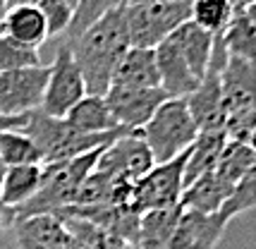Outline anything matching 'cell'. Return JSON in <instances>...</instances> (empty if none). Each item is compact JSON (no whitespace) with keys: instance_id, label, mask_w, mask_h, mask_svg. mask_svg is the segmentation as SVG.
<instances>
[{"instance_id":"cell-36","label":"cell","mask_w":256,"mask_h":249,"mask_svg":"<svg viewBox=\"0 0 256 249\" xmlns=\"http://www.w3.org/2000/svg\"><path fill=\"white\" fill-rule=\"evenodd\" d=\"M5 175H8V166L0 160V190H2V182H5Z\"/></svg>"},{"instance_id":"cell-30","label":"cell","mask_w":256,"mask_h":249,"mask_svg":"<svg viewBox=\"0 0 256 249\" xmlns=\"http://www.w3.org/2000/svg\"><path fill=\"white\" fill-rule=\"evenodd\" d=\"M110 8H115L112 0H79V8H77V12H74L72 26H70V32H67V41L79 36L86 26H91L100 14H106Z\"/></svg>"},{"instance_id":"cell-5","label":"cell","mask_w":256,"mask_h":249,"mask_svg":"<svg viewBox=\"0 0 256 249\" xmlns=\"http://www.w3.org/2000/svg\"><path fill=\"white\" fill-rule=\"evenodd\" d=\"M187 156H190V151H184L182 156L168 160V163H156L142 180L134 182L127 208H132L134 214L142 216L146 211L180 206V199L184 192Z\"/></svg>"},{"instance_id":"cell-20","label":"cell","mask_w":256,"mask_h":249,"mask_svg":"<svg viewBox=\"0 0 256 249\" xmlns=\"http://www.w3.org/2000/svg\"><path fill=\"white\" fill-rule=\"evenodd\" d=\"M182 208H156L139 216V232H136V247L139 249H168L170 238L178 228Z\"/></svg>"},{"instance_id":"cell-12","label":"cell","mask_w":256,"mask_h":249,"mask_svg":"<svg viewBox=\"0 0 256 249\" xmlns=\"http://www.w3.org/2000/svg\"><path fill=\"white\" fill-rule=\"evenodd\" d=\"M154 53H156V65L160 74V89L168 94V98H187L199 86V80L187 65V60L182 58V53L170 38L154 48Z\"/></svg>"},{"instance_id":"cell-33","label":"cell","mask_w":256,"mask_h":249,"mask_svg":"<svg viewBox=\"0 0 256 249\" xmlns=\"http://www.w3.org/2000/svg\"><path fill=\"white\" fill-rule=\"evenodd\" d=\"M17 249H48V247H44V244H38V242H34L29 238L17 235Z\"/></svg>"},{"instance_id":"cell-17","label":"cell","mask_w":256,"mask_h":249,"mask_svg":"<svg viewBox=\"0 0 256 249\" xmlns=\"http://www.w3.org/2000/svg\"><path fill=\"white\" fill-rule=\"evenodd\" d=\"M213 38L216 36L204 32L201 26L192 22H184L175 34L170 36V41L175 44L182 58L187 60V65L192 68V72L196 74V80H204L206 70H208V60H211V50H213Z\"/></svg>"},{"instance_id":"cell-4","label":"cell","mask_w":256,"mask_h":249,"mask_svg":"<svg viewBox=\"0 0 256 249\" xmlns=\"http://www.w3.org/2000/svg\"><path fill=\"white\" fill-rule=\"evenodd\" d=\"M124 24L132 48H158L166 38L190 22V0H163V2H142L127 5Z\"/></svg>"},{"instance_id":"cell-41","label":"cell","mask_w":256,"mask_h":249,"mask_svg":"<svg viewBox=\"0 0 256 249\" xmlns=\"http://www.w3.org/2000/svg\"><path fill=\"white\" fill-rule=\"evenodd\" d=\"M122 249H139V247H136V244H124Z\"/></svg>"},{"instance_id":"cell-23","label":"cell","mask_w":256,"mask_h":249,"mask_svg":"<svg viewBox=\"0 0 256 249\" xmlns=\"http://www.w3.org/2000/svg\"><path fill=\"white\" fill-rule=\"evenodd\" d=\"M223 44L228 50V58H237V60L256 65V32L249 24L242 8H237L230 26L223 32Z\"/></svg>"},{"instance_id":"cell-28","label":"cell","mask_w":256,"mask_h":249,"mask_svg":"<svg viewBox=\"0 0 256 249\" xmlns=\"http://www.w3.org/2000/svg\"><path fill=\"white\" fill-rule=\"evenodd\" d=\"M254 206H256V166L234 184L232 196L220 208V216H223L225 220H232L234 216L244 214V211L254 208Z\"/></svg>"},{"instance_id":"cell-8","label":"cell","mask_w":256,"mask_h":249,"mask_svg":"<svg viewBox=\"0 0 256 249\" xmlns=\"http://www.w3.org/2000/svg\"><path fill=\"white\" fill-rule=\"evenodd\" d=\"M50 77V65L0 72V113L29 115L41 110Z\"/></svg>"},{"instance_id":"cell-11","label":"cell","mask_w":256,"mask_h":249,"mask_svg":"<svg viewBox=\"0 0 256 249\" xmlns=\"http://www.w3.org/2000/svg\"><path fill=\"white\" fill-rule=\"evenodd\" d=\"M199 132L211 130H225V113H223V94H220V74L206 72L199 86L184 98Z\"/></svg>"},{"instance_id":"cell-16","label":"cell","mask_w":256,"mask_h":249,"mask_svg":"<svg viewBox=\"0 0 256 249\" xmlns=\"http://www.w3.org/2000/svg\"><path fill=\"white\" fill-rule=\"evenodd\" d=\"M230 139L225 134V130H211V132H199L196 142L192 144L187 166H184V187H190L194 180H199L204 175H208L216 170L220 154L225 144Z\"/></svg>"},{"instance_id":"cell-9","label":"cell","mask_w":256,"mask_h":249,"mask_svg":"<svg viewBox=\"0 0 256 249\" xmlns=\"http://www.w3.org/2000/svg\"><path fill=\"white\" fill-rule=\"evenodd\" d=\"M112 118L120 127L130 132H139L156 110L168 101V94L160 86L158 89H130V86H110L103 96Z\"/></svg>"},{"instance_id":"cell-40","label":"cell","mask_w":256,"mask_h":249,"mask_svg":"<svg viewBox=\"0 0 256 249\" xmlns=\"http://www.w3.org/2000/svg\"><path fill=\"white\" fill-rule=\"evenodd\" d=\"M5 12H8V0H0V20L5 17Z\"/></svg>"},{"instance_id":"cell-24","label":"cell","mask_w":256,"mask_h":249,"mask_svg":"<svg viewBox=\"0 0 256 249\" xmlns=\"http://www.w3.org/2000/svg\"><path fill=\"white\" fill-rule=\"evenodd\" d=\"M62 220L67 235L74 240L77 244L84 249H122L124 242L120 238H115L110 232H106L103 228L94 226L84 218H74V216H56Z\"/></svg>"},{"instance_id":"cell-27","label":"cell","mask_w":256,"mask_h":249,"mask_svg":"<svg viewBox=\"0 0 256 249\" xmlns=\"http://www.w3.org/2000/svg\"><path fill=\"white\" fill-rule=\"evenodd\" d=\"M36 65H44L38 48L24 46L20 41H14V38H10V36L0 34V72L36 68Z\"/></svg>"},{"instance_id":"cell-15","label":"cell","mask_w":256,"mask_h":249,"mask_svg":"<svg viewBox=\"0 0 256 249\" xmlns=\"http://www.w3.org/2000/svg\"><path fill=\"white\" fill-rule=\"evenodd\" d=\"M62 120L67 122L70 130H74L79 134H108V132L120 130V124L112 118L106 98L103 96H89V94Z\"/></svg>"},{"instance_id":"cell-39","label":"cell","mask_w":256,"mask_h":249,"mask_svg":"<svg viewBox=\"0 0 256 249\" xmlns=\"http://www.w3.org/2000/svg\"><path fill=\"white\" fill-rule=\"evenodd\" d=\"M60 2H65V5H70L72 10L77 12V8H79V0H60Z\"/></svg>"},{"instance_id":"cell-26","label":"cell","mask_w":256,"mask_h":249,"mask_svg":"<svg viewBox=\"0 0 256 249\" xmlns=\"http://www.w3.org/2000/svg\"><path fill=\"white\" fill-rule=\"evenodd\" d=\"M0 160L14 168V166H44L41 151L36 148L29 136L24 134L22 130H10L0 134Z\"/></svg>"},{"instance_id":"cell-22","label":"cell","mask_w":256,"mask_h":249,"mask_svg":"<svg viewBox=\"0 0 256 249\" xmlns=\"http://www.w3.org/2000/svg\"><path fill=\"white\" fill-rule=\"evenodd\" d=\"M190 10L192 22L201 26L204 32L218 36L230 26L237 5L234 0H190Z\"/></svg>"},{"instance_id":"cell-2","label":"cell","mask_w":256,"mask_h":249,"mask_svg":"<svg viewBox=\"0 0 256 249\" xmlns=\"http://www.w3.org/2000/svg\"><path fill=\"white\" fill-rule=\"evenodd\" d=\"M22 132L41 151L44 166H50V163L77 158V156H84L89 151L108 146L110 142L127 134L130 130L120 127L115 132H108V134H79V132L67 127L65 120L50 118L44 110H34V113L26 115V124L22 127Z\"/></svg>"},{"instance_id":"cell-32","label":"cell","mask_w":256,"mask_h":249,"mask_svg":"<svg viewBox=\"0 0 256 249\" xmlns=\"http://www.w3.org/2000/svg\"><path fill=\"white\" fill-rule=\"evenodd\" d=\"M41 0H8V10H17V8H38Z\"/></svg>"},{"instance_id":"cell-14","label":"cell","mask_w":256,"mask_h":249,"mask_svg":"<svg viewBox=\"0 0 256 249\" xmlns=\"http://www.w3.org/2000/svg\"><path fill=\"white\" fill-rule=\"evenodd\" d=\"M234 187L228 184L223 178L216 175V170L194 180L190 187H184L180 208L182 211H201V214H218L225 202L232 196Z\"/></svg>"},{"instance_id":"cell-6","label":"cell","mask_w":256,"mask_h":249,"mask_svg":"<svg viewBox=\"0 0 256 249\" xmlns=\"http://www.w3.org/2000/svg\"><path fill=\"white\" fill-rule=\"evenodd\" d=\"M84 96H86V84L82 77V70H79L70 46L62 44L50 62V77H48L41 110L50 118L62 120Z\"/></svg>"},{"instance_id":"cell-34","label":"cell","mask_w":256,"mask_h":249,"mask_svg":"<svg viewBox=\"0 0 256 249\" xmlns=\"http://www.w3.org/2000/svg\"><path fill=\"white\" fill-rule=\"evenodd\" d=\"M242 10H244L246 20H249V24L254 26V32H256V0H254V2H249V5H244Z\"/></svg>"},{"instance_id":"cell-21","label":"cell","mask_w":256,"mask_h":249,"mask_svg":"<svg viewBox=\"0 0 256 249\" xmlns=\"http://www.w3.org/2000/svg\"><path fill=\"white\" fill-rule=\"evenodd\" d=\"M12 226H14V235L29 238L48 249H65L70 242L62 220L56 216H32V218L12 223Z\"/></svg>"},{"instance_id":"cell-35","label":"cell","mask_w":256,"mask_h":249,"mask_svg":"<svg viewBox=\"0 0 256 249\" xmlns=\"http://www.w3.org/2000/svg\"><path fill=\"white\" fill-rule=\"evenodd\" d=\"M112 2L120 8H127V5H142V2H163V0H112Z\"/></svg>"},{"instance_id":"cell-7","label":"cell","mask_w":256,"mask_h":249,"mask_svg":"<svg viewBox=\"0 0 256 249\" xmlns=\"http://www.w3.org/2000/svg\"><path fill=\"white\" fill-rule=\"evenodd\" d=\"M154 156L142 139V132H127L103 148L96 170L115 184H134L154 168Z\"/></svg>"},{"instance_id":"cell-29","label":"cell","mask_w":256,"mask_h":249,"mask_svg":"<svg viewBox=\"0 0 256 249\" xmlns=\"http://www.w3.org/2000/svg\"><path fill=\"white\" fill-rule=\"evenodd\" d=\"M38 10L46 20V29H48V38L60 34H67L70 26H72V20H74V10L60 2V0H41L38 2Z\"/></svg>"},{"instance_id":"cell-38","label":"cell","mask_w":256,"mask_h":249,"mask_svg":"<svg viewBox=\"0 0 256 249\" xmlns=\"http://www.w3.org/2000/svg\"><path fill=\"white\" fill-rule=\"evenodd\" d=\"M5 220H8V214H5V208H2V204H0V230H2V226H5Z\"/></svg>"},{"instance_id":"cell-10","label":"cell","mask_w":256,"mask_h":249,"mask_svg":"<svg viewBox=\"0 0 256 249\" xmlns=\"http://www.w3.org/2000/svg\"><path fill=\"white\" fill-rule=\"evenodd\" d=\"M228 223L230 220H225L220 211L218 214L182 211L168 249H216V244L223 240Z\"/></svg>"},{"instance_id":"cell-31","label":"cell","mask_w":256,"mask_h":249,"mask_svg":"<svg viewBox=\"0 0 256 249\" xmlns=\"http://www.w3.org/2000/svg\"><path fill=\"white\" fill-rule=\"evenodd\" d=\"M26 124V115H2L0 113V134L10 130H22Z\"/></svg>"},{"instance_id":"cell-3","label":"cell","mask_w":256,"mask_h":249,"mask_svg":"<svg viewBox=\"0 0 256 249\" xmlns=\"http://www.w3.org/2000/svg\"><path fill=\"white\" fill-rule=\"evenodd\" d=\"M139 132L154 156V163H168L190 151L199 136V127L184 98H168Z\"/></svg>"},{"instance_id":"cell-25","label":"cell","mask_w":256,"mask_h":249,"mask_svg":"<svg viewBox=\"0 0 256 249\" xmlns=\"http://www.w3.org/2000/svg\"><path fill=\"white\" fill-rule=\"evenodd\" d=\"M254 166H256L254 148L249 144H242V142H228L223 154H220V160L216 166V175L234 187Z\"/></svg>"},{"instance_id":"cell-1","label":"cell","mask_w":256,"mask_h":249,"mask_svg":"<svg viewBox=\"0 0 256 249\" xmlns=\"http://www.w3.org/2000/svg\"><path fill=\"white\" fill-rule=\"evenodd\" d=\"M65 44L70 46V50L82 70L86 94L106 96L110 89L112 72L118 68V62L132 48L127 24H124V10L120 5L110 8L79 36L70 38Z\"/></svg>"},{"instance_id":"cell-19","label":"cell","mask_w":256,"mask_h":249,"mask_svg":"<svg viewBox=\"0 0 256 249\" xmlns=\"http://www.w3.org/2000/svg\"><path fill=\"white\" fill-rule=\"evenodd\" d=\"M0 34L10 36L24 46L41 48V44L48 38V29L38 8H17V10H8L5 17L0 20Z\"/></svg>"},{"instance_id":"cell-18","label":"cell","mask_w":256,"mask_h":249,"mask_svg":"<svg viewBox=\"0 0 256 249\" xmlns=\"http://www.w3.org/2000/svg\"><path fill=\"white\" fill-rule=\"evenodd\" d=\"M41 182H44V166H14L8 168L5 182H2V190H0V204L2 208H10L17 211L20 206H24L29 199L36 196V192L41 190ZM8 214V220H10Z\"/></svg>"},{"instance_id":"cell-37","label":"cell","mask_w":256,"mask_h":249,"mask_svg":"<svg viewBox=\"0 0 256 249\" xmlns=\"http://www.w3.org/2000/svg\"><path fill=\"white\" fill-rule=\"evenodd\" d=\"M246 144H249V146L254 148V154H256V127H254V132L249 134V142H246Z\"/></svg>"},{"instance_id":"cell-13","label":"cell","mask_w":256,"mask_h":249,"mask_svg":"<svg viewBox=\"0 0 256 249\" xmlns=\"http://www.w3.org/2000/svg\"><path fill=\"white\" fill-rule=\"evenodd\" d=\"M110 86L130 89H158L160 74L156 65V53L151 48H130L112 72Z\"/></svg>"}]
</instances>
